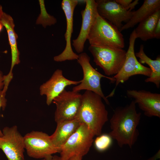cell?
Listing matches in <instances>:
<instances>
[{"mask_svg":"<svg viewBox=\"0 0 160 160\" xmlns=\"http://www.w3.org/2000/svg\"><path fill=\"white\" fill-rule=\"evenodd\" d=\"M154 38L157 39L160 38V18L158 20L153 32Z\"/></svg>","mask_w":160,"mask_h":160,"instance_id":"cell-24","label":"cell"},{"mask_svg":"<svg viewBox=\"0 0 160 160\" xmlns=\"http://www.w3.org/2000/svg\"><path fill=\"white\" fill-rule=\"evenodd\" d=\"M0 22L7 31L9 43L11 48V64L10 70L6 76L10 79L13 78L12 70L14 66L20 62V52L17 46V34L14 29V20L10 15L4 12L0 19Z\"/></svg>","mask_w":160,"mask_h":160,"instance_id":"cell-16","label":"cell"},{"mask_svg":"<svg viewBox=\"0 0 160 160\" xmlns=\"http://www.w3.org/2000/svg\"><path fill=\"white\" fill-rule=\"evenodd\" d=\"M3 135L0 136V149L8 160H24V137L16 125L6 127L3 129Z\"/></svg>","mask_w":160,"mask_h":160,"instance_id":"cell-10","label":"cell"},{"mask_svg":"<svg viewBox=\"0 0 160 160\" xmlns=\"http://www.w3.org/2000/svg\"><path fill=\"white\" fill-rule=\"evenodd\" d=\"M88 50L94 61L107 76L116 75L122 68L126 51L123 49L112 48L90 45Z\"/></svg>","mask_w":160,"mask_h":160,"instance_id":"cell-4","label":"cell"},{"mask_svg":"<svg viewBox=\"0 0 160 160\" xmlns=\"http://www.w3.org/2000/svg\"><path fill=\"white\" fill-rule=\"evenodd\" d=\"M160 9V0H145L137 10L134 11L131 19L123 25L120 31L134 27L137 23L145 19Z\"/></svg>","mask_w":160,"mask_h":160,"instance_id":"cell-18","label":"cell"},{"mask_svg":"<svg viewBox=\"0 0 160 160\" xmlns=\"http://www.w3.org/2000/svg\"><path fill=\"white\" fill-rule=\"evenodd\" d=\"M160 18V9L139 23L137 27L134 29L136 39L146 41L154 38V29Z\"/></svg>","mask_w":160,"mask_h":160,"instance_id":"cell-20","label":"cell"},{"mask_svg":"<svg viewBox=\"0 0 160 160\" xmlns=\"http://www.w3.org/2000/svg\"><path fill=\"white\" fill-rule=\"evenodd\" d=\"M41 160H46L45 159H41ZM49 160H63L60 156H59L57 155L53 156L52 158Z\"/></svg>","mask_w":160,"mask_h":160,"instance_id":"cell-31","label":"cell"},{"mask_svg":"<svg viewBox=\"0 0 160 160\" xmlns=\"http://www.w3.org/2000/svg\"><path fill=\"white\" fill-rule=\"evenodd\" d=\"M112 139L109 134H101L98 136L95 141V148L100 152L105 151L111 145Z\"/></svg>","mask_w":160,"mask_h":160,"instance_id":"cell-22","label":"cell"},{"mask_svg":"<svg viewBox=\"0 0 160 160\" xmlns=\"http://www.w3.org/2000/svg\"><path fill=\"white\" fill-rule=\"evenodd\" d=\"M136 57L139 58V62L145 63L150 67L151 70L150 76L145 80L146 82L154 83L158 88L160 86V56H157L155 60L151 59L145 54L144 51V46L141 44L139 51L135 53Z\"/></svg>","mask_w":160,"mask_h":160,"instance_id":"cell-19","label":"cell"},{"mask_svg":"<svg viewBox=\"0 0 160 160\" xmlns=\"http://www.w3.org/2000/svg\"><path fill=\"white\" fill-rule=\"evenodd\" d=\"M4 12L3 10L2 7L1 5L0 4V34L2 29L3 26L0 22V19L1 16L3 13Z\"/></svg>","mask_w":160,"mask_h":160,"instance_id":"cell-28","label":"cell"},{"mask_svg":"<svg viewBox=\"0 0 160 160\" xmlns=\"http://www.w3.org/2000/svg\"><path fill=\"white\" fill-rule=\"evenodd\" d=\"M57 124L55 131L50 137L53 144L60 153L63 145L76 131L81 123L75 119Z\"/></svg>","mask_w":160,"mask_h":160,"instance_id":"cell-17","label":"cell"},{"mask_svg":"<svg viewBox=\"0 0 160 160\" xmlns=\"http://www.w3.org/2000/svg\"><path fill=\"white\" fill-rule=\"evenodd\" d=\"M90 45L112 48L123 49L124 36L111 23L98 14L90 30L87 39Z\"/></svg>","mask_w":160,"mask_h":160,"instance_id":"cell-3","label":"cell"},{"mask_svg":"<svg viewBox=\"0 0 160 160\" xmlns=\"http://www.w3.org/2000/svg\"><path fill=\"white\" fill-rule=\"evenodd\" d=\"M136 105L133 100L125 106L116 108L110 119L111 130L108 134L120 147L127 145L131 148L137 140L141 113L137 111Z\"/></svg>","mask_w":160,"mask_h":160,"instance_id":"cell-1","label":"cell"},{"mask_svg":"<svg viewBox=\"0 0 160 160\" xmlns=\"http://www.w3.org/2000/svg\"><path fill=\"white\" fill-rule=\"evenodd\" d=\"M24 139L25 148L30 157L49 160L53 154L60 153L52 143L50 136L45 133L32 131L26 134Z\"/></svg>","mask_w":160,"mask_h":160,"instance_id":"cell-8","label":"cell"},{"mask_svg":"<svg viewBox=\"0 0 160 160\" xmlns=\"http://www.w3.org/2000/svg\"><path fill=\"white\" fill-rule=\"evenodd\" d=\"M139 4V0H135L132 2L126 8V9L130 11H132V10L134 9L135 6Z\"/></svg>","mask_w":160,"mask_h":160,"instance_id":"cell-26","label":"cell"},{"mask_svg":"<svg viewBox=\"0 0 160 160\" xmlns=\"http://www.w3.org/2000/svg\"><path fill=\"white\" fill-rule=\"evenodd\" d=\"M160 157V150L155 155L148 160H156Z\"/></svg>","mask_w":160,"mask_h":160,"instance_id":"cell-30","label":"cell"},{"mask_svg":"<svg viewBox=\"0 0 160 160\" xmlns=\"http://www.w3.org/2000/svg\"><path fill=\"white\" fill-rule=\"evenodd\" d=\"M115 1L125 9L132 1V0H115Z\"/></svg>","mask_w":160,"mask_h":160,"instance_id":"cell-25","label":"cell"},{"mask_svg":"<svg viewBox=\"0 0 160 160\" xmlns=\"http://www.w3.org/2000/svg\"><path fill=\"white\" fill-rule=\"evenodd\" d=\"M95 1L99 15L113 24L120 31L123 25L122 22L127 23L133 14L134 11L126 10L115 0Z\"/></svg>","mask_w":160,"mask_h":160,"instance_id":"cell-11","label":"cell"},{"mask_svg":"<svg viewBox=\"0 0 160 160\" xmlns=\"http://www.w3.org/2000/svg\"><path fill=\"white\" fill-rule=\"evenodd\" d=\"M102 98L91 91L82 95L81 105L76 119L84 124L94 136L101 134L103 126L108 121V112Z\"/></svg>","mask_w":160,"mask_h":160,"instance_id":"cell-2","label":"cell"},{"mask_svg":"<svg viewBox=\"0 0 160 160\" xmlns=\"http://www.w3.org/2000/svg\"><path fill=\"white\" fill-rule=\"evenodd\" d=\"M79 3L77 0H63L61 7L65 15L66 29L64 35L66 46L63 52L54 57V60L61 62L67 60H72L78 59L79 55L73 52L71 45V37L73 32V16L74 9Z\"/></svg>","mask_w":160,"mask_h":160,"instance_id":"cell-12","label":"cell"},{"mask_svg":"<svg viewBox=\"0 0 160 160\" xmlns=\"http://www.w3.org/2000/svg\"><path fill=\"white\" fill-rule=\"evenodd\" d=\"M85 9L81 11L82 23L80 30L77 38L73 40L72 45L76 52H83L85 43L92 24L98 14L95 0L85 1Z\"/></svg>","mask_w":160,"mask_h":160,"instance_id":"cell-13","label":"cell"},{"mask_svg":"<svg viewBox=\"0 0 160 160\" xmlns=\"http://www.w3.org/2000/svg\"><path fill=\"white\" fill-rule=\"evenodd\" d=\"M78 55L77 60L82 67L83 77L81 82L73 87L72 91L77 92L83 90L92 91L100 95L107 104H109V101L102 91L100 80L105 78L113 83L115 82V79L113 77L104 75L94 68L90 63V58L86 53L82 52Z\"/></svg>","mask_w":160,"mask_h":160,"instance_id":"cell-5","label":"cell"},{"mask_svg":"<svg viewBox=\"0 0 160 160\" xmlns=\"http://www.w3.org/2000/svg\"><path fill=\"white\" fill-rule=\"evenodd\" d=\"M6 92L2 89L0 90V109L1 108L4 110L7 105V100L5 96ZM2 131L0 129V136H2Z\"/></svg>","mask_w":160,"mask_h":160,"instance_id":"cell-23","label":"cell"},{"mask_svg":"<svg viewBox=\"0 0 160 160\" xmlns=\"http://www.w3.org/2000/svg\"><path fill=\"white\" fill-rule=\"evenodd\" d=\"M39 2L40 7V13L36 20V24L41 25L44 28L55 24L57 22V19L54 16L50 15L47 12L44 0H39Z\"/></svg>","mask_w":160,"mask_h":160,"instance_id":"cell-21","label":"cell"},{"mask_svg":"<svg viewBox=\"0 0 160 160\" xmlns=\"http://www.w3.org/2000/svg\"><path fill=\"white\" fill-rule=\"evenodd\" d=\"M4 76L2 72L0 70V90L2 89L4 87Z\"/></svg>","mask_w":160,"mask_h":160,"instance_id":"cell-27","label":"cell"},{"mask_svg":"<svg viewBox=\"0 0 160 160\" xmlns=\"http://www.w3.org/2000/svg\"><path fill=\"white\" fill-rule=\"evenodd\" d=\"M82 157L80 155L74 156L68 160H82Z\"/></svg>","mask_w":160,"mask_h":160,"instance_id":"cell-29","label":"cell"},{"mask_svg":"<svg viewBox=\"0 0 160 160\" xmlns=\"http://www.w3.org/2000/svg\"><path fill=\"white\" fill-rule=\"evenodd\" d=\"M94 136L86 125L81 123L62 147L60 157L63 160H68L76 155L83 157L89 151Z\"/></svg>","mask_w":160,"mask_h":160,"instance_id":"cell-7","label":"cell"},{"mask_svg":"<svg viewBox=\"0 0 160 160\" xmlns=\"http://www.w3.org/2000/svg\"><path fill=\"white\" fill-rule=\"evenodd\" d=\"M136 39L134 30L129 36V45L126 51L124 63L119 72L113 76L115 80V86L110 93L106 97L107 98L113 97L118 85L127 80L130 77L137 75H143L148 77L150 76L151 71L150 68L140 63L135 56L134 47Z\"/></svg>","mask_w":160,"mask_h":160,"instance_id":"cell-6","label":"cell"},{"mask_svg":"<svg viewBox=\"0 0 160 160\" xmlns=\"http://www.w3.org/2000/svg\"><path fill=\"white\" fill-rule=\"evenodd\" d=\"M81 82V80L75 81L67 79L63 75L62 71L57 69L49 80L40 86V94L46 96V104L49 105L53 99L65 90L67 86L78 85Z\"/></svg>","mask_w":160,"mask_h":160,"instance_id":"cell-15","label":"cell"},{"mask_svg":"<svg viewBox=\"0 0 160 160\" xmlns=\"http://www.w3.org/2000/svg\"><path fill=\"white\" fill-rule=\"evenodd\" d=\"M128 97L133 98L146 116L160 117V94L142 90H128Z\"/></svg>","mask_w":160,"mask_h":160,"instance_id":"cell-14","label":"cell"},{"mask_svg":"<svg viewBox=\"0 0 160 160\" xmlns=\"http://www.w3.org/2000/svg\"><path fill=\"white\" fill-rule=\"evenodd\" d=\"M82 95L78 92L64 90L52 102L56 105L55 119L56 123L76 119L80 107Z\"/></svg>","mask_w":160,"mask_h":160,"instance_id":"cell-9","label":"cell"}]
</instances>
